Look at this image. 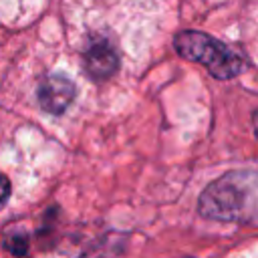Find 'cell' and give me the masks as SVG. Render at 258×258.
Masks as SVG:
<instances>
[{"instance_id":"obj_1","label":"cell","mask_w":258,"mask_h":258,"mask_svg":"<svg viewBox=\"0 0 258 258\" xmlns=\"http://www.w3.org/2000/svg\"><path fill=\"white\" fill-rule=\"evenodd\" d=\"M173 46L183 58L202 62L216 79L222 81L232 79L246 69V58L240 52L198 30L179 32L173 38Z\"/></svg>"},{"instance_id":"obj_2","label":"cell","mask_w":258,"mask_h":258,"mask_svg":"<svg viewBox=\"0 0 258 258\" xmlns=\"http://www.w3.org/2000/svg\"><path fill=\"white\" fill-rule=\"evenodd\" d=\"M246 194L242 187V179H234L232 175H224L214 181L202 196L200 208L206 218L216 220H234L244 210Z\"/></svg>"},{"instance_id":"obj_3","label":"cell","mask_w":258,"mask_h":258,"mask_svg":"<svg viewBox=\"0 0 258 258\" xmlns=\"http://www.w3.org/2000/svg\"><path fill=\"white\" fill-rule=\"evenodd\" d=\"M75 85L71 79L62 75H50L40 83L38 89V103L46 113L58 115L62 113L75 99Z\"/></svg>"},{"instance_id":"obj_4","label":"cell","mask_w":258,"mask_h":258,"mask_svg":"<svg viewBox=\"0 0 258 258\" xmlns=\"http://www.w3.org/2000/svg\"><path fill=\"white\" fill-rule=\"evenodd\" d=\"M117 64H119L117 52L107 42H97L85 52V69H87L89 77H93L97 81L109 79L117 71Z\"/></svg>"},{"instance_id":"obj_5","label":"cell","mask_w":258,"mask_h":258,"mask_svg":"<svg viewBox=\"0 0 258 258\" xmlns=\"http://www.w3.org/2000/svg\"><path fill=\"white\" fill-rule=\"evenodd\" d=\"M8 196H10V181H8V177H4L0 173V208L6 204Z\"/></svg>"}]
</instances>
